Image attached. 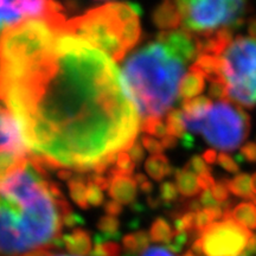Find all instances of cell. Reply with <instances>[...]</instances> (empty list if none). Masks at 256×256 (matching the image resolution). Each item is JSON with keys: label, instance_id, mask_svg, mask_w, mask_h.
I'll list each match as a JSON object with an SVG mask.
<instances>
[{"label": "cell", "instance_id": "1", "mask_svg": "<svg viewBox=\"0 0 256 256\" xmlns=\"http://www.w3.org/2000/svg\"><path fill=\"white\" fill-rule=\"evenodd\" d=\"M0 100L32 153L78 174L130 150L142 124L114 60L63 28L32 55L0 62Z\"/></svg>", "mask_w": 256, "mask_h": 256}, {"label": "cell", "instance_id": "2", "mask_svg": "<svg viewBox=\"0 0 256 256\" xmlns=\"http://www.w3.org/2000/svg\"><path fill=\"white\" fill-rule=\"evenodd\" d=\"M72 211L66 198L50 194L49 180L26 198L0 194V256L62 247L63 218Z\"/></svg>", "mask_w": 256, "mask_h": 256}, {"label": "cell", "instance_id": "3", "mask_svg": "<svg viewBox=\"0 0 256 256\" xmlns=\"http://www.w3.org/2000/svg\"><path fill=\"white\" fill-rule=\"evenodd\" d=\"M186 63L164 42L156 40L126 60L122 75L139 116L162 119L179 100Z\"/></svg>", "mask_w": 256, "mask_h": 256}, {"label": "cell", "instance_id": "4", "mask_svg": "<svg viewBox=\"0 0 256 256\" xmlns=\"http://www.w3.org/2000/svg\"><path fill=\"white\" fill-rule=\"evenodd\" d=\"M140 14L142 8L136 4L108 2L66 20L63 30L120 62L142 38Z\"/></svg>", "mask_w": 256, "mask_h": 256}, {"label": "cell", "instance_id": "5", "mask_svg": "<svg viewBox=\"0 0 256 256\" xmlns=\"http://www.w3.org/2000/svg\"><path fill=\"white\" fill-rule=\"evenodd\" d=\"M190 133L200 134L204 140L222 152H232L246 142L252 128L250 116L232 101H220L212 104L203 118L185 119Z\"/></svg>", "mask_w": 256, "mask_h": 256}, {"label": "cell", "instance_id": "6", "mask_svg": "<svg viewBox=\"0 0 256 256\" xmlns=\"http://www.w3.org/2000/svg\"><path fill=\"white\" fill-rule=\"evenodd\" d=\"M220 72L229 101L240 107L256 106V40L238 36L222 55Z\"/></svg>", "mask_w": 256, "mask_h": 256}, {"label": "cell", "instance_id": "7", "mask_svg": "<svg viewBox=\"0 0 256 256\" xmlns=\"http://www.w3.org/2000/svg\"><path fill=\"white\" fill-rule=\"evenodd\" d=\"M183 19V30L196 36L212 34L224 26L241 28L244 14L249 11V4L235 0H198V2H177Z\"/></svg>", "mask_w": 256, "mask_h": 256}, {"label": "cell", "instance_id": "8", "mask_svg": "<svg viewBox=\"0 0 256 256\" xmlns=\"http://www.w3.org/2000/svg\"><path fill=\"white\" fill-rule=\"evenodd\" d=\"M252 238L250 230L235 220L211 223L192 243L198 256H243Z\"/></svg>", "mask_w": 256, "mask_h": 256}, {"label": "cell", "instance_id": "9", "mask_svg": "<svg viewBox=\"0 0 256 256\" xmlns=\"http://www.w3.org/2000/svg\"><path fill=\"white\" fill-rule=\"evenodd\" d=\"M0 151L28 156L31 151L22 136L19 124L8 110H0Z\"/></svg>", "mask_w": 256, "mask_h": 256}, {"label": "cell", "instance_id": "10", "mask_svg": "<svg viewBox=\"0 0 256 256\" xmlns=\"http://www.w3.org/2000/svg\"><path fill=\"white\" fill-rule=\"evenodd\" d=\"M152 22L162 31H176L183 24L177 2H164L152 12Z\"/></svg>", "mask_w": 256, "mask_h": 256}, {"label": "cell", "instance_id": "11", "mask_svg": "<svg viewBox=\"0 0 256 256\" xmlns=\"http://www.w3.org/2000/svg\"><path fill=\"white\" fill-rule=\"evenodd\" d=\"M110 186L108 188V194L113 198V200L121 204H133L136 200L138 188L136 183L132 177H118L110 178Z\"/></svg>", "mask_w": 256, "mask_h": 256}, {"label": "cell", "instance_id": "12", "mask_svg": "<svg viewBox=\"0 0 256 256\" xmlns=\"http://www.w3.org/2000/svg\"><path fill=\"white\" fill-rule=\"evenodd\" d=\"M190 72L200 74L210 82L222 81L220 57L212 55H198L196 60L191 64Z\"/></svg>", "mask_w": 256, "mask_h": 256}, {"label": "cell", "instance_id": "13", "mask_svg": "<svg viewBox=\"0 0 256 256\" xmlns=\"http://www.w3.org/2000/svg\"><path fill=\"white\" fill-rule=\"evenodd\" d=\"M64 247L69 252V254L86 256L92 252V240L88 232L81 228L72 230V234L63 236Z\"/></svg>", "mask_w": 256, "mask_h": 256}, {"label": "cell", "instance_id": "14", "mask_svg": "<svg viewBox=\"0 0 256 256\" xmlns=\"http://www.w3.org/2000/svg\"><path fill=\"white\" fill-rule=\"evenodd\" d=\"M206 88V80L200 74L194 72H188L182 78L179 84V98L183 100H191L202 94Z\"/></svg>", "mask_w": 256, "mask_h": 256}, {"label": "cell", "instance_id": "15", "mask_svg": "<svg viewBox=\"0 0 256 256\" xmlns=\"http://www.w3.org/2000/svg\"><path fill=\"white\" fill-rule=\"evenodd\" d=\"M28 162V156L14 152L0 151V184L16 171L23 168Z\"/></svg>", "mask_w": 256, "mask_h": 256}, {"label": "cell", "instance_id": "16", "mask_svg": "<svg viewBox=\"0 0 256 256\" xmlns=\"http://www.w3.org/2000/svg\"><path fill=\"white\" fill-rule=\"evenodd\" d=\"M212 101L206 96H197L191 100L182 101V112L188 120H197L203 118L212 107Z\"/></svg>", "mask_w": 256, "mask_h": 256}, {"label": "cell", "instance_id": "17", "mask_svg": "<svg viewBox=\"0 0 256 256\" xmlns=\"http://www.w3.org/2000/svg\"><path fill=\"white\" fill-rule=\"evenodd\" d=\"M176 186L178 192H180L184 197H194L200 194V186H198L197 176L191 172L186 168L174 170Z\"/></svg>", "mask_w": 256, "mask_h": 256}, {"label": "cell", "instance_id": "18", "mask_svg": "<svg viewBox=\"0 0 256 256\" xmlns=\"http://www.w3.org/2000/svg\"><path fill=\"white\" fill-rule=\"evenodd\" d=\"M145 170L147 174L156 182H160L164 177L174 174V168L164 154L150 156L145 162Z\"/></svg>", "mask_w": 256, "mask_h": 256}, {"label": "cell", "instance_id": "19", "mask_svg": "<svg viewBox=\"0 0 256 256\" xmlns=\"http://www.w3.org/2000/svg\"><path fill=\"white\" fill-rule=\"evenodd\" d=\"M232 220L247 229H256V206L252 203H240L232 211Z\"/></svg>", "mask_w": 256, "mask_h": 256}, {"label": "cell", "instance_id": "20", "mask_svg": "<svg viewBox=\"0 0 256 256\" xmlns=\"http://www.w3.org/2000/svg\"><path fill=\"white\" fill-rule=\"evenodd\" d=\"M228 188L235 196L243 200H252V177L247 174H238L232 179H228Z\"/></svg>", "mask_w": 256, "mask_h": 256}, {"label": "cell", "instance_id": "21", "mask_svg": "<svg viewBox=\"0 0 256 256\" xmlns=\"http://www.w3.org/2000/svg\"><path fill=\"white\" fill-rule=\"evenodd\" d=\"M174 229L171 224L162 217H158L154 222L152 223L151 229H150V238L152 242L164 243L168 246L174 238Z\"/></svg>", "mask_w": 256, "mask_h": 256}, {"label": "cell", "instance_id": "22", "mask_svg": "<svg viewBox=\"0 0 256 256\" xmlns=\"http://www.w3.org/2000/svg\"><path fill=\"white\" fill-rule=\"evenodd\" d=\"M86 184H87V178L82 177V176L70 179L68 182L70 197L83 210L89 208L87 202V185Z\"/></svg>", "mask_w": 256, "mask_h": 256}, {"label": "cell", "instance_id": "23", "mask_svg": "<svg viewBox=\"0 0 256 256\" xmlns=\"http://www.w3.org/2000/svg\"><path fill=\"white\" fill-rule=\"evenodd\" d=\"M23 17L24 16L12 6V2L0 0V36L8 28L23 22Z\"/></svg>", "mask_w": 256, "mask_h": 256}, {"label": "cell", "instance_id": "24", "mask_svg": "<svg viewBox=\"0 0 256 256\" xmlns=\"http://www.w3.org/2000/svg\"><path fill=\"white\" fill-rule=\"evenodd\" d=\"M166 130L168 136L174 138H183L186 136V126H185L184 114L180 110H171L166 115Z\"/></svg>", "mask_w": 256, "mask_h": 256}, {"label": "cell", "instance_id": "25", "mask_svg": "<svg viewBox=\"0 0 256 256\" xmlns=\"http://www.w3.org/2000/svg\"><path fill=\"white\" fill-rule=\"evenodd\" d=\"M98 228L104 232L106 240L118 238L120 236V220L113 216H104L98 222Z\"/></svg>", "mask_w": 256, "mask_h": 256}, {"label": "cell", "instance_id": "26", "mask_svg": "<svg viewBox=\"0 0 256 256\" xmlns=\"http://www.w3.org/2000/svg\"><path fill=\"white\" fill-rule=\"evenodd\" d=\"M140 130L147 134H151L156 138H164L168 136V130H166V124L162 122V119L159 118H148V119H144L140 124Z\"/></svg>", "mask_w": 256, "mask_h": 256}, {"label": "cell", "instance_id": "27", "mask_svg": "<svg viewBox=\"0 0 256 256\" xmlns=\"http://www.w3.org/2000/svg\"><path fill=\"white\" fill-rule=\"evenodd\" d=\"M159 190V198L162 202V206L170 208L172 206V203L178 200V188L172 182H162Z\"/></svg>", "mask_w": 256, "mask_h": 256}, {"label": "cell", "instance_id": "28", "mask_svg": "<svg viewBox=\"0 0 256 256\" xmlns=\"http://www.w3.org/2000/svg\"><path fill=\"white\" fill-rule=\"evenodd\" d=\"M211 194H212L214 198H215V200L217 203L220 204H224L226 203V202L230 200L229 198V188H228V179L226 178H222L220 180L217 182L215 184V186H214L212 190H211Z\"/></svg>", "mask_w": 256, "mask_h": 256}, {"label": "cell", "instance_id": "29", "mask_svg": "<svg viewBox=\"0 0 256 256\" xmlns=\"http://www.w3.org/2000/svg\"><path fill=\"white\" fill-rule=\"evenodd\" d=\"M185 168L198 176L204 174H211V171H212V168H210L209 165H206V162L200 156H192L188 164L185 165Z\"/></svg>", "mask_w": 256, "mask_h": 256}, {"label": "cell", "instance_id": "30", "mask_svg": "<svg viewBox=\"0 0 256 256\" xmlns=\"http://www.w3.org/2000/svg\"><path fill=\"white\" fill-rule=\"evenodd\" d=\"M209 96L211 98L220 101H228V92H226V83L223 81L211 82L209 87Z\"/></svg>", "mask_w": 256, "mask_h": 256}, {"label": "cell", "instance_id": "31", "mask_svg": "<svg viewBox=\"0 0 256 256\" xmlns=\"http://www.w3.org/2000/svg\"><path fill=\"white\" fill-rule=\"evenodd\" d=\"M116 168L121 170V171L126 172L130 177H132L136 164L132 162V159H130V156L127 152H120L118 153L116 156Z\"/></svg>", "mask_w": 256, "mask_h": 256}, {"label": "cell", "instance_id": "32", "mask_svg": "<svg viewBox=\"0 0 256 256\" xmlns=\"http://www.w3.org/2000/svg\"><path fill=\"white\" fill-rule=\"evenodd\" d=\"M87 202L92 206H100L104 202L102 191L92 183H87Z\"/></svg>", "mask_w": 256, "mask_h": 256}, {"label": "cell", "instance_id": "33", "mask_svg": "<svg viewBox=\"0 0 256 256\" xmlns=\"http://www.w3.org/2000/svg\"><path fill=\"white\" fill-rule=\"evenodd\" d=\"M217 162H218V165L222 166L226 171L230 172V174H238V164L235 162V159H234L232 156L228 154V153L220 152L218 154V158H217Z\"/></svg>", "mask_w": 256, "mask_h": 256}, {"label": "cell", "instance_id": "34", "mask_svg": "<svg viewBox=\"0 0 256 256\" xmlns=\"http://www.w3.org/2000/svg\"><path fill=\"white\" fill-rule=\"evenodd\" d=\"M142 146L153 156H159L162 154L164 152V147H162V142L154 139V138L148 136H142Z\"/></svg>", "mask_w": 256, "mask_h": 256}, {"label": "cell", "instance_id": "35", "mask_svg": "<svg viewBox=\"0 0 256 256\" xmlns=\"http://www.w3.org/2000/svg\"><path fill=\"white\" fill-rule=\"evenodd\" d=\"M136 256H176V254L172 250L162 246H150L148 248H146L145 250L140 252Z\"/></svg>", "mask_w": 256, "mask_h": 256}, {"label": "cell", "instance_id": "36", "mask_svg": "<svg viewBox=\"0 0 256 256\" xmlns=\"http://www.w3.org/2000/svg\"><path fill=\"white\" fill-rule=\"evenodd\" d=\"M241 156H243V158L248 162L256 164V140L247 142L241 147Z\"/></svg>", "mask_w": 256, "mask_h": 256}, {"label": "cell", "instance_id": "37", "mask_svg": "<svg viewBox=\"0 0 256 256\" xmlns=\"http://www.w3.org/2000/svg\"><path fill=\"white\" fill-rule=\"evenodd\" d=\"M130 156L136 165H142V160L145 159V150L139 142H134V145L130 148Z\"/></svg>", "mask_w": 256, "mask_h": 256}, {"label": "cell", "instance_id": "38", "mask_svg": "<svg viewBox=\"0 0 256 256\" xmlns=\"http://www.w3.org/2000/svg\"><path fill=\"white\" fill-rule=\"evenodd\" d=\"M87 183L94 184L95 186H98L100 190H108L110 186V178L104 177V176L101 174H92L87 178Z\"/></svg>", "mask_w": 256, "mask_h": 256}, {"label": "cell", "instance_id": "39", "mask_svg": "<svg viewBox=\"0 0 256 256\" xmlns=\"http://www.w3.org/2000/svg\"><path fill=\"white\" fill-rule=\"evenodd\" d=\"M197 180H198V186H200V190L203 191H211L216 184L215 178L212 177V174H204L198 176Z\"/></svg>", "mask_w": 256, "mask_h": 256}, {"label": "cell", "instance_id": "40", "mask_svg": "<svg viewBox=\"0 0 256 256\" xmlns=\"http://www.w3.org/2000/svg\"><path fill=\"white\" fill-rule=\"evenodd\" d=\"M63 224L66 226H68V228L76 229L78 226H83V224H84V220H83L80 215H78V214L72 212H72H69L68 215L64 216Z\"/></svg>", "mask_w": 256, "mask_h": 256}, {"label": "cell", "instance_id": "41", "mask_svg": "<svg viewBox=\"0 0 256 256\" xmlns=\"http://www.w3.org/2000/svg\"><path fill=\"white\" fill-rule=\"evenodd\" d=\"M198 200H200V206H204V209H206V208L220 206V204L215 200V198H214L212 194H211V191H203V192H202L200 198H198Z\"/></svg>", "mask_w": 256, "mask_h": 256}, {"label": "cell", "instance_id": "42", "mask_svg": "<svg viewBox=\"0 0 256 256\" xmlns=\"http://www.w3.org/2000/svg\"><path fill=\"white\" fill-rule=\"evenodd\" d=\"M122 206L121 204L118 203V202L115 200H108L104 204V211L108 214L110 216H118L120 215V214H122Z\"/></svg>", "mask_w": 256, "mask_h": 256}, {"label": "cell", "instance_id": "43", "mask_svg": "<svg viewBox=\"0 0 256 256\" xmlns=\"http://www.w3.org/2000/svg\"><path fill=\"white\" fill-rule=\"evenodd\" d=\"M23 256H78V255L63 254V252H55L51 250V249H49V250L32 252H28V254L23 255ZM86 256H96V255L92 254V252H90V254H88V255H86Z\"/></svg>", "mask_w": 256, "mask_h": 256}, {"label": "cell", "instance_id": "44", "mask_svg": "<svg viewBox=\"0 0 256 256\" xmlns=\"http://www.w3.org/2000/svg\"><path fill=\"white\" fill-rule=\"evenodd\" d=\"M203 210L206 211V215L209 216V218L211 220V222H212V223H214V220L223 218V210H222V208H220V206H211V208H206V209H203Z\"/></svg>", "mask_w": 256, "mask_h": 256}, {"label": "cell", "instance_id": "45", "mask_svg": "<svg viewBox=\"0 0 256 256\" xmlns=\"http://www.w3.org/2000/svg\"><path fill=\"white\" fill-rule=\"evenodd\" d=\"M217 158H218V154H217V152L214 148L206 150V151L203 153V160L206 162L208 165L216 164Z\"/></svg>", "mask_w": 256, "mask_h": 256}, {"label": "cell", "instance_id": "46", "mask_svg": "<svg viewBox=\"0 0 256 256\" xmlns=\"http://www.w3.org/2000/svg\"><path fill=\"white\" fill-rule=\"evenodd\" d=\"M162 145L164 148H168V150H171V148H176L178 145V140L177 138L172 136H166L162 138Z\"/></svg>", "mask_w": 256, "mask_h": 256}, {"label": "cell", "instance_id": "47", "mask_svg": "<svg viewBox=\"0 0 256 256\" xmlns=\"http://www.w3.org/2000/svg\"><path fill=\"white\" fill-rule=\"evenodd\" d=\"M147 204L151 209H159L160 206H162V202L159 197H147Z\"/></svg>", "mask_w": 256, "mask_h": 256}, {"label": "cell", "instance_id": "48", "mask_svg": "<svg viewBox=\"0 0 256 256\" xmlns=\"http://www.w3.org/2000/svg\"><path fill=\"white\" fill-rule=\"evenodd\" d=\"M74 176V171L72 170H60L58 172H57V177H58L60 180H70L72 177Z\"/></svg>", "mask_w": 256, "mask_h": 256}, {"label": "cell", "instance_id": "49", "mask_svg": "<svg viewBox=\"0 0 256 256\" xmlns=\"http://www.w3.org/2000/svg\"><path fill=\"white\" fill-rule=\"evenodd\" d=\"M248 34L252 38L256 40V18L248 22Z\"/></svg>", "mask_w": 256, "mask_h": 256}, {"label": "cell", "instance_id": "50", "mask_svg": "<svg viewBox=\"0 0 256 256\" xmlns=\"http://www.w3.org/2000/svg\"><path fill=\"white\" fill-rule=\"evenodd\" d=\"M140 190H142V192H144V194H152V192H153V184L150 180H146L145 183H142V185H140Z\"/></svg>", "mask_w": 256, "mask_h": 256}, {"label": "cell", "instance_id": "51", "mask_svg": "<svg viewBox=\"0 0 256 256\" xmlns=\"http://www.w3.org/2000/svg\"><path fill=\"white\" fill-rule=\"evenodd\" d=\"M134 180H136V184L142 185V183H145V182L147 180V177H146L145 174H136V178H134Z\"/></svg>", "mask_w": 256, "mask_h": 256}, {"label": "cell", "instance_id": "52", "mask_svg": "<svg viewBox=\"0 0 256 256\" xmlns=\"http://www.w3.org/2000/svg\"><path fill=\"white\" fill-rule=\"evenodd\" d=\"M252 191L256 192V172L252 174Z\"/></svg>", "mask_w": 256, "mask_h": 256}, {"label": "cell", "instance_id": "53", "mask_svg": "<svg viewBox=\"0 0 256 256\" xmlns=\"http://www.w3.org/2000/svg\"><path fill=\"white\" fill-rule=\"evenodd\" d=\"M182 256H198V255L194 254V252H192L191 250H188V252H184V254L182 255Z\"/></svg>", "mask_w": 256, "mask_h": 256}, {"label": "cell", "instance_id": "54", "mask_svg": "<svg viewBox=\"0 0 256 256\" xmlns=\"http://www.w3.org/2000/svg\"><path fill=\"white\" fill-rule=\"evenodd\" d=\"M252 204H254V206H256V194H252Z\"/></svg>", "mask_w": 256, "mask_h": 256}, {"label": "cell", "instance_id": "55", "mask_svg": "<svg viewBox=\"0 0 256 256\" xmlns=\"http://www.w3.org/2000/svg\"><path fill=\"white\" fill-rule=\"evenodd\" d=\"M0 110H2V107H0Z\"/></svg>", "mask_w": 256, "mask_h": 256}]
</instances>
